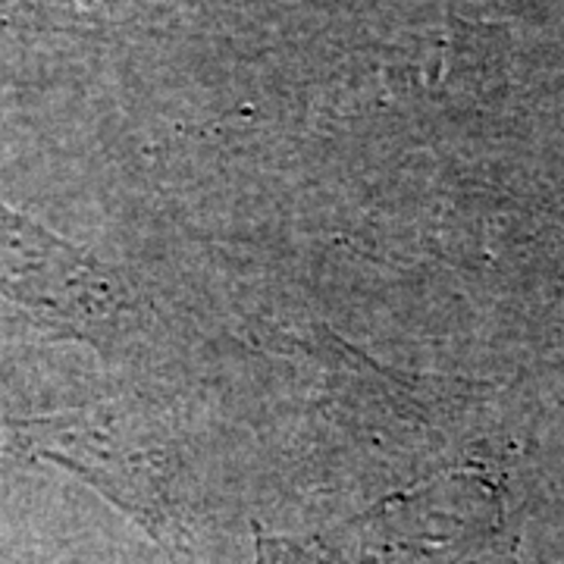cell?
<instances>
[{"label": "cell", "mask_w": 564, "mask_h": 564, "mask_svg": "<svg viewBox=\"0 0 564 564\" xmlns=\"http://www.w3.org/2000/svg\"><path fill=\"white\" fill-rule=\"evenodd\" d=\"M0 295L44 326L91 333L117 321L113 276L85 251L0 204Z\"/></svg>", "instance_id": "cell-1"}, {"label": "cell", "mask_w": 564, "mask_h": 564, "mask_svg": "<svg viewBox=\"0 0 564 564\" xmlns=\"http://www.w3.org/2000/svg\"><path fill=\"white\" fill-rule=\"evenodd\" d=\"M22 452L54 458L98 486L110 502L132 511L151 533L170 527L161 462L139 440H129L120 417L98 414H57L47 421L13 426Z\"/></svg>", "instance_id": "cell-2"}]
</instances>
